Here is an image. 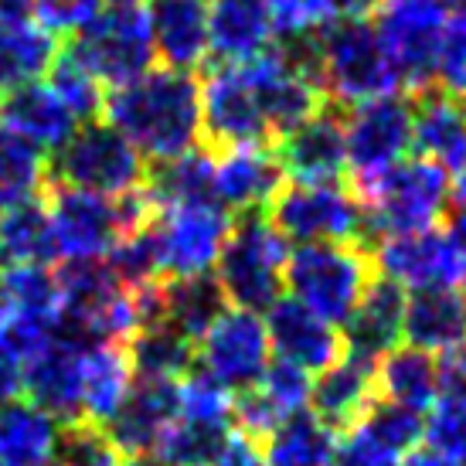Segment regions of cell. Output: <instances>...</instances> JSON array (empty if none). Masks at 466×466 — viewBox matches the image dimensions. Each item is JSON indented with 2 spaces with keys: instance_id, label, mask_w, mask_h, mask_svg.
Wrapping results in <instances>:
<instances>
[{
  "instance_id": "f5cc1de1",
  "label": "cell",
  "mask_w": 466,
  "mask_h": 466,
  "mask_svg": "<svg viewBox=\"0 0 466 466\" xmlns=\"http://www.w3.org/2000/svg\"><path fill=\"white\" fill-rule=\"evenodd\" d=\"M440 395H466V344L440 358Z\"/></svg>"
},
{
  "instance_id": "ba28073f",
  "label": "cell",
  "mask_w": 466,
  "mask_h": 466,
  "mask_svg": "<svg viewBox=\"0 0 466 466\" xmlns=\"http://www.w3.org/2000/svg\"><path fill=\"white\" fill-rule=\"evenodd\" d=\"M266 218L286 242H350L364 246L368 218L354 191L340 184H283L266 208Z\"/></svg>"
},
{
  "instance_id": "ffe728a7",
  "label": "cell",
  "mask_w": 466,
  "mask_h": 466,
  "mask_svg": "<svg viewBox=\"0 0 466 466\" xmlns=\"http://www.w3.org/2000/svg\"><path fill=\"white\" fill-rule=\"evenodd\" d=\"M269 0H208V58L246 66L272 48Z\"/></svg>"
},
{
  "instance_id": "ac0fdd59",
  "label": "cell",
  "mask_w": 466,
  "mask_h": 466,
  "mask_svg": "<svg viewBox=\"0 0 466 466\" xmlns=\"http://www.w3.org/2000/svg\"><path fill=\"white\" fill-rule=\"evenodd\" d=\"M266 337H269V348L276 350L279 361H289L303 368L307 375L310 371H327L330 364H337L344 358V337L334 324L320 320L313 310H307L299 299L279 297L272 303L266 317Z\"/></svg>"
},
{
  "instance_id": "e575fe53",
  "label": "cell",
  "mask_w": 466,
  "mask_h": 466,
  "mask_svg": "<svg viewBox=\"0 0 466 466\" xmlns=\"http://www.w3.org/2000/svg\"><path fill=\"white\" fill-rule=\"evenodd\" d=\"M337 432L324 426L307 409L299 415H289L286 422L272 429L266 440V460L269 466H334Z\"/></svg>"
},
{
  "instance_id": "83f0119b",
  "label": "cell",
  "mask_w": 466,
  "mask_h": 466,
  "mask_svg": "<svg viewBox=\"0 0 466 466\" xmlns=\"http://www.w3.org/2000/svg\"><path fill=\"white\" fill-rule=\"evenodd\" d=\"M58 55V38H52L35 17H0V96L41 82Z\"/></svg>"
},
{
  "instance_id": "e0dca14e",
  "label": "cell",
  "mask_w": 466,
  "mask_h": 466,
  "mask_svg": "<svg viewBox=\"0 0 466 466\" xmlns=\"http://www.w3.org/2000/svg\"><path fill=\"white\" fill-rule=\"evenodd\" d=\"M89 340L68 334L55 337L45 350L25 361V391L31 401L45 409L52 419L62 422H82V364H86Z\"/></svg>"
},
{
  "instance_id": "f546056e",
  "label": "cell",
  "mask_w": 466,
  "mask_h": 466,
  "mask_svg": "<svg viewBox=\"0 0 466 466\" xmlns=\"http://www.w3.org/2000/svg\"><path fill=\"white\" fill-rule=\"evenodd\" d=\"M58 436V419L35 401L0 405V466H52Z\"/></svg>"
},
{
  "instance_id": "9c48e42d",
  "label": "cell",
  "mask_w": 466,
  "mask_h": 466,
  "mask_svg": "<svg viewBox=\"0 0 466 466\" xmlns=\"http://www.w3.org/2000/svg\"><path fill=\"white\" fill-rule=\"evenodd\" d=\"M344 150H348L350 191L361 198L412 150V103L395 92L350 106L344 113Z\"/></svg>"
},
{
  "instance_id": "11a10c76",
  "label": "cell",
  "mask_w": 466,
  "mask_h": 466,
  "mask_svg": "<svg viewBox=\"0 0 466 466\" xmlns=\"http://www.w3.org/2000/svg\"><path fill=\"white\" fill-rule=\"evenodd\" d=\"M340 21H368V14H375L378 0H334Z\"/></svg>"
},
{
  "instance_id": "277c9868",
  "label": "cell",
  "mask_w": 466,
  "mask_h": 466,
  "mask_svg": "<svg viewBox=\"0 0 466 466\" xmlns=\"http://www.w3.org/2000/svg\"><path fill=\"white\" fill-rule=\"evenodd\" d=\"M317 76L327 103L337 109L401 92L399 76L368 21H337L317 38Z\"/></svg>"
},
{
  "instance_id": "7402d4cb",
  "label": "cell",
  "mask_w": 466,
  "mask_h": 466,
  "mask_svg": "<svg viewBox=\"0 0 466 466\" xmlns=\"http://www.w3.org/2000/svg\"><path fill=\"white\" fill-rule=\"evenodd\" d=\"M143 7L164 68L195 76L208 62V0H143Z\"/></svg>"
},
{
  "instance_id": "f1b7e54d",
  "label": "cell",
  "mask_w": 466,
  "mask_h": 466,
  "mask_svg": "<svg viewBox=\"0 0 466 466\" xmlns=\"http://www.w3.org/2000/svg\"><path fill=\"white\" fill-rule=\"evenodd\" d=\"M133 389V364L119 344H89L82 364V422L106 429Z\"/></svg>"
},
{
  "instance_id": "d6a6232c",
  "label": "cell",
  "mask_w": 466,
  "mask_h": 466,
  "mask_svg": "<svg viewBox=\"0 0 466 466\" xmlns=\"http://www.w3.org/2000/svg\"><path fill=\"white\" fill-rule=\"evenodd\" d=\"M378 395L415 412L440 399V358L419 348H395L378 361Z\"/></svg>"
},
{
  "instance_id": "9f6ffc18",
  "label": "cell",
  "mask_w": 466,
  "mask_h": 466,
  "mask_svg": "<svg viewBox=\"0 0 466 466\" xmlns=\"http://www.w3.org/2000/svg\"><path fill=\"white\" fill-rule=\"evenodd\" d=\"M401 466H463V463H453V460L429 453V450H415V453H409L401 460Z\"/></svg>"
},
{
  "instance_id": "7dc6e473",
  "label": "cell",
  "mask_w": 466,
  "mask_h": 466,
  "mask_svg": "<svg viewBox=\"0 0 466 466\" xmlns=\"http://www.w3.org/2000/svg\"><path fill=\"white\" fill-rule=\"evenodd\" d=\"M52 466H123V453L106 436V429L89 426V422H72L58 436Z\"/></svg>"
},
{
  "instance_id": "2e32d148",
  "label": "cell",
  "mask_w": 466,
  "mask_h": 466,
  "mask_svg": "<svg viewBox=\"0 0 466 466\" xmlns=\"http://www.w3.org/2000/svg\"><path fill=\"white\" fill-rule=\"evenodd\" d=\"M276 160L293 184H337L348 170L344 150V109L327 103L320 113L276 140Z\"/></svg>"
},
{
  "instance_id": "8992f818",
  "label": "cell",
  "mask_w": 466,
  "mask_h": 466,
  "mask_svg": "<svg viewBox=\"0 0 466 466\" xmlns=\"http://www.w3.org/2000/svg\"><path fill=\"white\" fill-rule=\"evenodd\" d=\"M368 235H415L436 228L450 205V174L426 157H405L361 198Z\"/></svg>"
},
{
  "instance_id": "44dd1931",
  "label": "cell",
  "mask_w": 466,
  "mask_h": 466,
  "mask_svg": "<svg viewBox=\"0 0 466 466\" xmlns=\"http://www.w3.org/2000/svg\"><path fill=\"white\" fill-rule=\"evenodd\" d=\"M174 419H177V381L133 378L130 395L106 426V436L123 456H150Z\"/></svg>"
},
{
  "instance_id": "6f0895ef",
  "label": "cell",
  "mask_w": 466,
  "mask_h": 466,
  "mask_svg": "<svg viewBox=\"0 0 466 466\" xmlns=\"http://www.w3.org/2000/svg\"><path fill=\"white\" fill-rule=\"evenodd\" d=\"M450 201L456 211H466V167L456 170V181L450 184Z\"/></svg>"
},
{
  "instance_id": "bcb514c9",
  "label": "cell",
  "mask_w": 466,
  "mask_h": 466,
  "mask_svg": "<svg viewBox=\"0 0 466 466\" xmlns=\"http://www.w3.org/2000/svg\"><path fill=\"white\" fill-rule=\"evenodd\" d=\"M45 82L55 89V96L68 106V113L78 119V123H89L103 113V86L86 72V68L72 62L68 55H58V62L52 66V72L45 76Z\"/></svg>"
},
{
  "instance_id": "7bdbcfd3",
  "label": "cell",
  "mask_w": 466,
  "mask_h": 466,
  "mask_svg": "<svg viewBox=\"0 0 466 466\" xmlns=\"http://www.w3.org/2000/svg\"><path fill=\"white\" fill-rule=\"evenodd\" d=\"M272 31L279 41L320 38L327 27L340 21L334 0H269Z\"/></svg>"
},
{
  "instance_id": "30bf717a",
  "label": "cell",
  "mask_w": 466,
  "mask_h": 466,
  "mask_svg": "<svg viewBox=\"0 0 466 466\" xmlns=\"http://www.w3.org/2000/svg\"><path fill=\"white\" fill-rule=\"evenodd\" d=\"M450 25L446 0H378L375 35L389 55L401 89H432L436 55L442 31Z\"/></svg>"
},
{
  "instance_id": "be15d7a7",
  "label": "cell",
  "mask_w": 466,
  "mask_h": 466,
  "mask_svg": "<svg viewBox=\"0 0 466 466\" xmlns=\"http://www.w3.org/2000/svg\"><path fill=\"white\" fill-rule=\"evenodd\" d=\"M463 109H466V103H463Z\"/></svg>"
},
{
  "instance_id": "5bb4252c",
  "label": "cell",
  "mask_w": 466,
  "mask_h": 466,
  "mask_svg": "<svg viewBox=\"0 0 466 466\" xmlns=\"http://www.w3.org/2000/svg\"><path fill=\"white\" fill-rule=\"evenodd\" d=\"M269 337L259 313L228 307L198 340V358L228 391H248L269 368Z\"/></svg>"
},
{
  "instance_id": "1f68e13d",
  "label": "cell",
  "mask_w": 466,
  "mask_h": 466,
  "mask_svg": "<svg viewBox=\"0 0 466 466\" xmlns=\"http://www.w3.org/2000/svg\"><path fill=\"white\" fill-rule=\"evenodd\" d=\"M225 310H228V299L221 293L215 272L167 279L160 289V320L170 324L174 330H181L195 344Z\"/></svg>"
},
{
  "instance_id": "ee69618b",
  "label": "cell",
  "mask_w": 466,
  "mask_h": 466,
  "mask_svg": "<svg viewBox=\"0 0 466 466\" xmlns=\"http://www.w3.org/2000/svg\"><path fill=\"white\" fill-rule=\"evenodd\" d=\"M422 440L429 453L466 466V395H440L429 405Z\"/></svg>"
},
{
  "instance_id": "6125c7cd",
  "label": "cell",
  "mask_w": 466,
  "mask_h": 466,
  "mask_svg": "<svg viewBox=\"0 0 466 466\" xmlns=\"http://www.w3.org/2000/svg\"><path fill=\"white\" fill-rule=\"evenodd\" d=\"M460 286H463V303H466V276H463V283H460Z\"/></svg>"
},
{
  "instance_id": "8d00e7d4",
  "label": "cell",
  "mask_w": 466,
  "mask_h": 466,
  "mask_svg": "<svg viewBox=\"0 0 466 466\" xmlns=\"http://www.w3.org/2000/svg\"><path fill=\"white\" fill-rule=\"evenodd\" d=\"M45 177H48L45 150L0 127V215L25 201H35L45 187Z\"/></svg>"
},
{
  "instance_id": "5b68a950",
  "label": "cell",
  "mask_w": 466,
  "mask_h": 466,
  "mask_svg": "<svg viewBox=\"0 0 466 466\" xmlns=\"http://www.w3.org/2000/svg\"><path fill=\"white\" fill-rule=\"evenodd\" d=\"M289 242L272 228L266 215H242L232 221L228 242L215 262V279L228 307L238 310H269L283 297Z\"/></svg>"
},
{
  "instance_id": "9a60e30c",
  "label": "cell",
  "mask_w": 466,
  "mask_h": 466,
  "mask_svg": "<svg viewBox=\"0 0 466 466\" xmlns=\"http://www.w3.org/2000/svg\"><path fill=\"white\" fill-rule=\"evenodd\" d=\"M201 133L208 150L266 143L272 137L262 103L242 66L211 68L201 86Z\"/></svg>"
},
{
  "instance_id": "7a4b0ae2",
  "label": "cell",
  "mask_w": 466,
  "mask_h": 466,
  "mask_svg": "<svg viewBox=\"0 0 466 466\" xmlns=\"http://www.w3.org/2000/svg\"><path fill=\"white\" fill-rule=\"evenodd\" d=\"M66 55L109 89L150 72L157 52L143 0H103Z\"/></svg>"
},
{
  "instance_id": "816d5d0a",
  "label": "cell",
  "mask_w": 466,
  "mask_h": 466,
  "mask_svg": "<svg viewBox=\"0 0 466 466\" xmlns=\"http://www.w3.org/2000/svg\"><path fill=\"white\" fill-rule=\"evenodd\" d=\"M215 466H269L266 460V440L248 436L242 429H228V436L221 442Z\"/></svg>"
},
{
  "instance_id": "d6986e66",
  "label": "cell",
  "mask_w": 466,
  "mask_h": 466,
  "mask_svg": "<svg viewBox=\"0 0 466 466\" xmlns=\"http://www.w3.org/2000/svg\"><path fill=\"white\" fill-rule=\"evenodd\" d=\"M283 187V167L266 143L215 150V201L228 215H259Z\"/></svg>"
},
{
  "instance_id": "d4e9b609",
  "label": "cell",
  "mask_w": 466,
  "mask_h": 466,
  "mask_svg": "<svg viewBox=\"0 0 466 466\" xmlns=\"http://www.w3.org/2000/svg\"><path fill=\"white\" fill-rule=\"evenodd\" d=\"M412 147L446 174L466 167V109L460 99L432 89L412 96Z\"/></svg>"
},
{
  "instance_id": "db71d44e",
  "label": "cell",
  "mask_w": 466,
  "mask_h": 466,
  "mask_svg": "<svg viewBox=\"0 0 466 466\" xmlns=\"http://www.w3.org/2000/svg\"><path fill=\"white\" fill-rule=\"evenodd\" d=\"M21 391H25V361L0 344V405L17 401Z\"/></svg>"
},
{
  "instance_id": "c3c4849f",
  "label": "cell",
  "mask_w": 466,
  "mask_h": 466,
  "mask_svg": "<svg viewBox=\"0 0 466 466\" xmlns=\"http://www.w3.org/2000/svg\"><path fill=\"white\" fill-rule=\"evenodd\" d=\"M432 86L440 92H446V96L460 99V103H466V17L463 14H453L446 31H442Z\"/></svg>"
},
{
  "instance_id": "52a82bcc",
  "label": "cell",
  "mask_w": 466,
  "mask_h": 466,
  "mask_svg": "<svg viewBox=\"0 0 466 466\" xmlns=\"http://www.w3.org/2000/svg\"><path fill=\"white\" fill-rule=\"evenodd\" d=\"M52 174L66 187H78V191L116 201V198L143 191L147 160L106 119H89L55 150Z\"/></svg>"
},
{
  "instance_id": "7c38bea8",
  "label": "cell",
  "mask_w": 466,
  "mask_h": 466,
  "mask_svg": "<svg viewBox=\"0 0 466 466\" xmlns=\"http://www.w3.org/2000/svg\"><path fill=\"white\" fill-rule=\"evenodd\" d=\"M48 221H52L55 252L66 262H92L106 259L127 232L119 198H99L78 187L55 184L52 195L45 198Z\"/></svg>"
},
{
  "instance_id": "4316f807",
  "label": "cell",
  "mask_w": 466,
  "mask_h": 466,
  "mask_svg": "<svg viewBox=\"0 0 466 466\" xmlns=\"http://www.w3.org/2000/svg\"><path fill=\"white\" fill-rule=\"evenodd\" d=\"M401 337L409 348H419L442 358L466 344V303L456 289H426L405 297V320Z\"/></svg>"
},
{
  "instance_id": "681fc988",
  "label": "cell",
  "mask_w": 466,
  "mask_h": 466,
  "mask_svg": "<svg viewBox=\"0 0 466 466\" xmlns=\"http://www.w3.org/2000/svg\"><path fill=\"white\" fill-rule=\"evenodd\" d=\"M103 0H35L31 17L38 21L52 38H72L89 25Z\"/></svg>"
},
{
  "instance_id": "f35d334b",
  "label": "cell",
  "mask_w": 466,
  "mask_h": 466,
  "mask_svg": "<svg viewBox=\"0 0 466 466\" xmlns=\"http://www.w3.org/2000/svg\"><path fill=\"white\" fill-rule=\"evenodd\" d=\"M225 436H228V426H211V422H195L177 415L160 436L154 453L167 466H215Z\"/></svg>"
},
{
  "instance_id": "ab89813d",
  "label": "cell",
  "mask_w": 466,
  "mask_h": 466,
  "mask_svg": "<svg viewBox=\"0 0 466 466\" xmlns=\"http://www.w3.org/2000/svg\"><path fill=\"white\" fill-rule=\"evenodd\" d=\"M375 440H381L389 450H395L399 456L415 453V446L422 442V429H426V419L422 412H415L409 405H399V401H389L378 395L368 412L361 415V422Z\"/></svg>"
},
{
  "instance_id": "3957f363",
  "label": "cell",
  "mask_w": 466,
  "mask_h": 466,
  "mask_svg": "<svg viewBox=\"0 0 466 466\" xmlns=\"http://www.w3.org/2000/svg\"><path fill=\"white\" fill-rule=\"evenodd\" d=\"M375 276L371 252L350 242L299 246L289 252V262H286L289 297L334 327H344Z\"/></svg>"
},
{
  "instance_id": "b9f144b4",
  "label": "cell",
  "mask_w": 466,
  "mask_h": 466,
  "mask_svg": "<svg viewBox=\"0 0 466 466\" xmlns=\"http://www.w3.org/2000/svg\"><path fill=\"white\" fill-rule=\"evenodd\" d=\"M106 266H109L113 276H116L127 289H133V293L160 283V259H157V246H154L150 225L140 228V232L123 235L116 246L109 248Z\"/></svg>"
},
{
  "instance_id": "f6af8a7d",
  "label": "cell",
  "mask_w": 466,
  "mask_h": 466,
  "mask_svg": "<svg viewBox=\"0 0 466 466\" xmlns=\"http://www.w3.org/2000/svg\"><path fill=\"white\" fill-rule=\"evenodd\" d=\"M256 391H259L262 401H266L272 412H276V419H279V422H286L289 415H299V412H307V409H310L313 381H310V375H307L303 368H297V364L279 361V358H276V361H269L266 375L259 378Z\"/></svg>"
},
{
  "instance_id": "6da1fadb",
  "label": "cell",
  "mask_w": 466,
  "mask_h": 466,
  "mask_svg": "<svg viewBox=\"0 0 466 466\" xmlns=\"http://www.w3.org/2000/svg\"><path fill=\"white\" fill-rule=\"evenodd\" d=\"M106 123L137 147L143 160L167 164L201 143V86L187 72L150 68L127 86L109 89Z\"/></svg>"
},
{
  "instance_id": "603a6c76",
  "label": "cell",
  "mask_w": 466,
  "mask_h": 466,
  "mask_svg": "<svg viewBox=\"0 0 466 466\" xmlns=\"http://www.w3.org/2000/svg\"><path fill=\"white\" fill-rule=\"evenodd\" d=\"M378 399V361L348 354L337 364H330L320 378L313 381L310 412L330 426L334 432H348L350 426L361 422L368 405Z\"/></svg>"
},
{
  "instance_id": "d590c367",
  "label": "cell",
  "mask_w": 466,
  "mask_h": 466,
  "mask_svg": "<svg viewBox=\"0 0 466 466\" xmlns=\"http://www.w3.org/2000/svg\"><path fill=\"white\" fill-rule=\"evenodd\" d=\"M0 242L11 266H52L58 259L48 208L38 198L0 215Z\"/></svg>"
},
{
  "instance_id": "836d02e7",
  "label": "cell",
  "mask_w": 466,
  "mask_h": 466,
  "mask_svg": "<svg viewBox=\"0 0 466 466\" xmlns=\"http://www.w3.org/2000/svg\"><path fill=\"white\" fill-rule=\"evenodd\" d=\"M133 364V378L147 381H181L195 364V340H187L181 330L157 320L140 327L127 344Z\"/></svg>"
},
{
  "instance_id": "4dcf8cb0",
  "label": "cell",
  "mask_w": 466,
  "mask_h": 466,
  "mask_svg": "<svg viewBox=\"0 0 466 466\" xmlns=\"http://www.w3.org/2000/svg\"><path fill=\"white\" fill-rule=\"evenodd\" d=\"M143 191L154 201L157 211L174 205L215 201V150L195 147V150L174 157L167 164H154V170H147Z\"/></svg>"
},
{
  "instance_id": "8fae6325",
  "label": "cell",
  "mask_w": 466,
  "mask_h": 466,
  "mask_svg": "<svg viewBox=\"0 0 466 466\" xmlns=\"http://www.w3.org/2000/svg\"><path fill=\"white\" fill-rule=\"evenodd\" d=\"M150 232L160 259V276L170 279L205 276L215 272V262L228 242L232 215L218 201L160 208L150 221Z\"/></svg>"
},
{
  "instance_id": "60d3db41",
  "label": "cell",
  "mask_w": 466,
  "mask_h": 466,
  "mask_svg": "<svg viewBox=\"0 0 466 466\" xmlns=\"http://www.w3.org/2000/svg\"><path fill=\"white\" fill-rule=\"evenodd\" d=\"M232 401L235 395L218 378L201 371H187L177 381V415L195 419V422H211V426H232Z\"/></svg>"
},
{
  "instance_id": "f907efd6",
  "label": "cell",
  "mask_w": 466,
  "mask_h": 466,
  "mask_svg": "<svg viewBox=\"0 0 466 466\" xmlns=\"http://www.w3.org/2000/svg\"><path fill=\"white\" fill-rule=\"evenodd\" d=\"M405 456L389 450L381 440H375L364 426H350L337 440L334 466H401Z\"/></svg>"
},
{
  "instance_id": "680465c9",
  "label": "cell",
  "mask_w": 466,
  "mask_h": 466,
  "mask_svg": "<svg viewBox=\"0 0 466 466\" xmlns=\"http://www.w3.org/2000/svg\"><path fill=\"white\" fill-rule=\"evenodd\" d=\"M123 466H167V463H160L157 456H130Z\"/></svg>"
},
{
  "instance_id": "91938a15",
  "label": "cell",
  "mask_w": 466,
  "mask_h": 466,
  "mask_svg": "<svg viewBox=\"0 0 466 466\" xmlns=\"http://www.w3.org/2000/svg\"><path fill=\"white\" fill-rule=\"evenodd\" d=\"M4 266H7V252H4V242H0V272H4Z\"/></svg>"
},
{
  "instance_id": "cb8c5ba5",
  "label": "cell",
  "mask_w": 466,
  "mask_h": 466,
  "mask_svg": "<svg viewBox=\"0 0 466 466\" xmlns=\"http://www.w3.org/2000/svg\"><path fill=\"white\" fill-rule=\"evenodd\" d=\"M401 320H405V289L385 276H375L364 289L361 303L344 320V330H340L344 350L368 361H381L389 350L399 348Z\"/></svg>"
},
{
  "instance_id": "484cf974",
  "label": "cell",
  "mask_w": 466,
  "mask_h": 466,
  "mask_svg": "<svg viewBox=\"0 0 466 466\" xmlns=\"http://www.w3.org/2000/svg\"><path fill=\"white\" fill-rule=\"evenodd\" d=\"M0 127H7L11 133L25 137L38 150H52L55 154L82 123L68 113V106L41 78V82H31L25 89L4 96V103H0Z\"/></svg>"
},
{
  "instance_id": "94428289",
  "label": "cell",
  "mask_w": 466,
  "mask_h": 466,
  "mask_svg": "<svg viewBox=\"0 0 466 466\" xmlns=\"http://www.w3.org/2000/svg\"><path fill=\"white\" fill-rule=\"evenodd\" d=\"M4 310H7V303H4V289H0V317H4Z\"/></svg>"
},
{
  "instance_id": "4fadbf2b",
  "label": "cell",
  "mask_w": 466,
  "mask_h": 466,
  "mask_svg": "<svg viewBox=\"0 0 466 466\" xmlns=\"http://www.w3.org/2000/svg\"><path fill=\"white\" fill-rule=\"evenodd\" d=\"M371 262H375L378 276H385L412 293L456 289L466 276V256L450 238V232H436V228L378 238Z\"/></svg>"
},
{
  "instance_id": "74e56055",
  "label": "cell",
  "mask_w": 466,
  "mask_h": 466,
  "mask_svg": "<svg viewBox=\"0 0 466 466\" xmlns=\"http://www.w3.org/2000/svg\"><path fill=\"white\" fill-rule=\"evenodd\" d=\"M0 289H4L7 310L62 320V286H58V272H52L48 266H11L0 272Z\"/></svg>"
}]
</instances>
